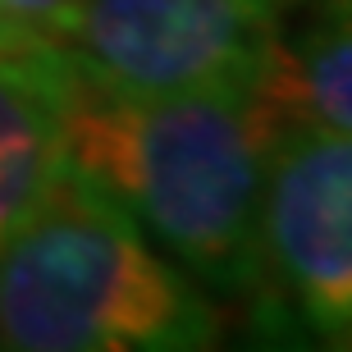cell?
<instances>
[{
  "label": "cell",
  "instance_id": "8992f818",
  "mask_svg": "<svg viewBox=\"0 0 352 352\" xmlns=\"http://www.w3.org/2000/svg\"><path fill=\"white\" fill-rule=\"evenodd\" d=\"M256 91L284 124L352 133V0H298L256 74Z\"/></svg>",
  "mask_w": 352,
  "mask_h": 352
},
{
  "label": "cell",
  "instance_id": "9c48e42d",
  "mask_svg": "<svg viewBox=\"0 0 352 352\" xmlns=\"http://www.w3.org/2000/svg\"><path fill=\"white\" fill-rule=\"evenodd\" d=\"M339 348H352V329H348V334H343V339H339Z\"/></svg>",
  "mask_w": 352,
  "mask_h": 352
},
{
  "label": "cell",
  "instance_id": "52a82bcc",
  "mask_svg": "<svg viewBox=\"0 0 352 352\" xmlns=\"http://www.w3.org/2000/svg\"><path fill=\"white\" fill-rule=\"evenodd\" d=\"M82 0H0V10L28 41H37L46 51H65L74 19Z\"/></svg>",
  "mask_w": 352,
  "mask_h": 352
},
{
  "label": "cell",
  "instance_id": "3957f363",
  "mask_svg": "<svg viewBox=\"0 0 352 352\" xmlns=\"http://www.w3.org/2000/svg\"><path fill=\"white\" fill-rule=\"evenodd\" d=\"M243 298L252 329L274 343L339 348L352 329V133H279Z\"/></svg>",
  "mask_w": 352,
  "mask_h": 352
},
{
  "label": "cell",
  "instance_id": "7a4b0ae2",
  "mask_svg": "<svg viewBox=\"0 0 352 352\" xmlns=\"http://www.w3.org/2000/svg\"><path fill=\"white\" fill-rule=\"evenodd\" d=\"M215 339L206 293L69 165L0 248V348L188 352Z\"/></svg>",
  "mask_w": 352,
  "mask_h": 352
},
{
  "label": "cell",
  "instance_id": "277c9868",
  "mask_svg": "<svg viewBox=\"0 0 352 352\" xmlns=\"http://www.w3.org/2000/svg\"><path fill=\"white\" fill-rule=\"evenodd\" d=\"M298 0H82L69 60L129 91L256 87Z\"/></svg>",
  "mask_w": 352,
  "mask_h": 352
},
{
  "label": "cell",
  "instance_id": "6da1fadb",
  "mask_svg": "<svg viewBox=\"0 0 352 352\" xmlns=\"http://www.w3.org/2000/svg\"><path fill=\"white\" fill-rule=\"evenodd\" d=\"M284 129L256 87L129 91L74 65L65 165L119 201L192 279L243 293L265 170Z\"/></svg>",
  "mask_w": 352,
  "mask_h": 352
},
{
  "label": "cell",
  "instance_id": "ba28073f",
  "mask_svg": "<svg viewBox=\"0 0 352 352\" xmlns=\"http://www.w3.org/2000/svg\"><path fill=\"white\" fill-rule=\"evenodd\" d=\"M5 51H46V46H37V41H28L19 28L5 19V10H0V55Z\"/></svg>",
  "mask_w": 352,
  "mask_h": 352
},
{
  "label": "cell",
  "instance_id": "5b68a950",
  "mask_svg": "<svg viewBox=\"0 0 352 352\" xmlns=\"http://www.w3.org/2000/svg\"><path fill=\"white\" fill-rule=\"evenodd\" d=\"M69 51L0 55V248L65 170Z\"/></svg>",
  "mask_w": 352,
  "mask_h": 352
}]
</instances>
